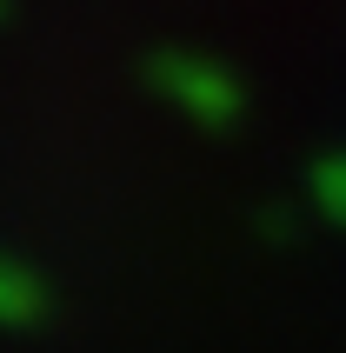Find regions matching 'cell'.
<instances>
[{"mask_svg": "<svg viewBox=\"0 0 346 353\" xmlns=\"http://www.w3.org/2000/svg\"><path fill=\"white\" fill-rule=\"evenodd\" d=\"M147 87L167 100L173 114H187L193 127H233L247 114V87L233 67H220L213 54H193V47H160L147 60Z\"/></svg>", "mask_w": 346, "mask_h": 353, "instance_id": "6da1fadb", "label": "cell"}, {"mask_svg": "<svg viewBox=\"0 0 346 353\" xmlns=\"http://www.w3.org/2000/svg\"><path fill=\"white\" fill-rule=\"evenodd\" d=\"M47 307H54L47 280H40L20 254H0V334H27V327H40Z\"/></svg>", "mask_w": 346, "mask_h": 353, "instance_id": "7a4b0ae2", "label": "cell"}, {"mask_svg": "<svg viewBox=\"0 0 346 353\" xmlns=\"http://www.w3.org/2000/svg\"><path fill=\"white\" fill-rule=\"evenodd\" d=\"M313 200L327 220H346V154H327L313 167Z\"/></svg>", "mask_w": 346, "mask_h": 353, "instance_id": "3957f363", "label": "cell"}]
</instances>
